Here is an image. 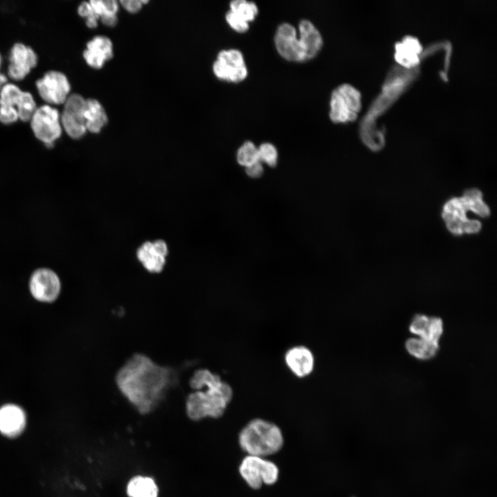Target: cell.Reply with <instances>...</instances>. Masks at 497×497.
<instances>
[{
	"instance_id": "1",
	"label": "cell",
	"mask_w": 497,
	"mask_h": 497,
	"mask_svg": "<svg viewBox=\"0 0 497 497\" xmlns=\"http://www.w3.org/2000/svg\"><path fill=\"white\" fill-rule=\"evenodd\" d=\"M170 373L148 357L136 354L119 369L116 382L123 395L142 414L157 405L169 382Z\"/></svg>"
},
{
	"instance_id": "2",
	"label": "cell",
	"mask_w": 497,
	"mask_h": 497,
	"mask_svg": "<svg viewBox=\"0 0 497 497\" xmlns=\"http://www.w3.org/2000/svg\"><path fill=\"white\" fill-rule=\"evenodd\" d=\"M189 384L195 390L186 401V412L192 420L220 418L233 399L232 387L210 370L195 371Z\"/></svg>"
},
{
	"instance_id": "3",
	"label": "cell",
	"mask_w": 497,
	"mask_h": 497,
	"mask_svg": "<svg viewBox=\"0 0 497 497\" xmlns=\"http://www.w3.org/2000/svg\"><path fill=\"white\" fill-rule=\"evenodd\" d=\"M418 72V68L407 69L396 67L389 72L382 95L375 101L360 126L361 139L371 150H380L384 145L383 132L378 128L374 122L376 117L381 114L400 95Z\"/></svg>"
},
{
	"instance_id": "4",
	"label": "cell",
	"mask_w": 497,
	"mask_h": 497,
	"mask_svg": "<svg viewBox=\"0 0 497 497\" xmlns=\"http://www.w3.org/2000/svg\"><path fill=\"white\" fill-rule=\"evenodd\" d=\"M300 37L294 26L282 23L277 28L274 41L280 55L289 61H304L315 57L322 46V37L311 21L299 23Z\"/></svg>"
},
{
	"instance_id": "5",
	"label": "cell",
	"mask_w": 497,
	"mask_h": 497,
	"mask_svg": "<svg viewBox=\"0 0 497 497\" xmlns=\"http://www.w3.org/2000/svg\"><path fill=\"white\" fill-rule=\"evenodd\" d=\"M238 442L247 455L265 458L281 450L284 437L276 424L258 418L250 420L241 429Z\"/></svg>"
},
{
	"instance_id": "6",
	"label": "cell",
	"mask_w": 497,
	"mask_h": 497,
	"mask_svg": "<svg viewBox=\"0 0 497 497\" xmlns=\"http://www.w3.org/2000/svg\"><path fill=\"white\" fill-rule=\"evenodd\" d=\"M410 331L419 338H410L405 342L408 353L419 360L433 358L439 349V340L443 331L442 320L439 317L417 314L409 326Z\"/></svg>"
},
{
	"instance_id": "7",
	"label": "cell",
	"mask_w": 497,
	"mask_h": 497,
	"mask_svg": "<svg viewBox=\"0 0 497 497\" xmlns=\"http://www.w3.org/2000/svg\"><path fill=\"white\" fill-rule=\"evenodd\" d=\"M29 123L34 136L48 148L54 146L64 133L60 111L50 105L38 106Z\"/></svg>"
},
{
	"instance_id": "8",
	"label": "cell",
	"mask_w": 497,
	"mask_h": 497,
	"mask_svg": "<svg viewBox=\"0 0 497 497\" xmlns=\"http://www.w3.org/2000/svg\"><path fill=\"white\" fill-rule=\"evenodd\" d=\"M467 211H471V207L463 196L451 198L444 204L442 217L447 228L453 235L475 234L481 230V222L469 219Z\"/></svg>"
},
{
	"instance_id": "9",
	"label": "cell",
	"mask_w": 497,
	"mask_h": 497,
	"mask_svg": "<svg viewBox=\"0 0 497 497\" xmlns=\"http://www.w3.org/2000/svg\"><path fill=\"white\" fill-rule=\"evenodd\" d=\"M239 473L248 486L259 489L262 485H274L279 477V469L265 458L246 455L239 466Z\"/></svg>"
},
{
	"instance_id": "10",
	"label": "cell",
	"mask_w": 497,
	"mask_h": 497,
	"mask_svg": "<svg viewBox=\"0 0 497 497\" xmlns=\"http://www.w3.org/2000/svg\"><path fill=\"white\" fill-rule=\"evenodd\" d=\"M330 108L329 117L333 122L354 121L361 108L360 92L349 84H341L331 93Z\"/></svg>"
},
{
	"instance_id": "11",
	"label": "cell",
	"mask_w": 497,
	"mask_h": 497,
	"mask_svg": "<svg viewBox=\"0 0 497 497\" xmlns=\"http://www.w3.org/2000/svg\"><path fill=\"white\" fill-rule=\"evenodd\" d=\"M35 88L45 104L52 106L63 105L71 94L70 82L65 73L50 70L35 81Z\"/></svg>"
},
{
	"instance_id": "12",
	"label": "cell",
	"mask_w": 497,
	"mask_h": 497,
	"mask_svg": "<svg viewBox=\"0 0 497 497\" xmlns=\"http://www.w3.org/2000/svg\"><path fill=\"white\" fill-rule=\"evenodd\" d=\"M86 99L78 93L68 96L60 111V119L63 131L72 139H79L87 133L84 111Z\"/></svg>"
},
{
	"instance_id": "13",
	"label": "cell",
	"mask_w": 497,
	"mask_h": 497,
	"mask_svg": "<svg viewBox=\"0 0 497 497\" xmlns=\"http://www.w3.org/2000/svg\"><path fill=\"white\" fill-rule=\"evenodd\" d=\"M29 290L32 296L41 302L55 301L61 290V283L57 273L47 267L35 269L31 274Z\"/></svg>"
},
{
	"instance_id": "14",
	"label": "cell",
	"mask_w": 497,
	"mask_h": 497,
	"mask_svg": "<svg viewBox=\"0 0 497 497\" xmlns=\"http://www.w3.org/2000/svg\"><path fill=\"white\" fill-rule=\"evenodd\" d=\"M38 62V55L31 46L17 42L9 52L7 76L14 81H22L37 67Z\"/></svg>"
},
{
	"instance_id": "15",
	"label": "cell",
	"mask_w": 497,
	"mask_h": 497,
	"mask_svg": "<svg viewBox=\"0 0 497 497\" xmlns=\"http://www.w3.org/2000/svg\"><path fill=\"white\" fill-rule=\"evenodd\" d=\"M215 76L232 82H239L247 75L248 70L244 56L237 49L221 50L213 65Z\"/></svg>"
},
{
	"instance_id": "16",
	"label": "cell",
	"mask_w": 497,
	"mask_h": 497,
	"mask_svg": "<svg viewBox=\"0 0 497 497\" xmlns=\"http://www.w3.org/2000/svg\"><path fill=\"white\" fill-rule=\"evenodd\" d=\"M168 254V244L160 239L143 242L136 252L139 262L152 273H160L164 269Z\"/></svg>"
},
{
	"instance_id": "17",
	"label": "cell",
	"mask_w": 497,
	"mask_h": 497,
	"mask_svg": "<svg viewBox=\"0 0 497 497\" xmlns=\"http://www.w3.org/2000/svg\"><path fill=\"white\" fill-rule=\"evenodd\" d=\"M284 360L289 370L299 378L309 376L314 370L315 356L304 345L290 347L284 353Z\"/></svg>"
},
{
	"instance_id": "18",
	"label": "cell",
	"mask_w": 497,
	"mask_h": 497,
	"mask_svg": "<svg viewBox=\"0 0 497 497\" xmlns=\"http://www.w3.org/2000/svg\"><path fill=\"white\" fill-rule=\"evenodd\" d=\"M113 56L111 40L103 35H97L89 40L83 52V58L87 65L94 69H99L105 62Z\"/></svg>"
},
{
	"instance_id": "19",
	"label": "cell",
	"mask_w": 497,
	"mask_h": 497,
	"mask_svg": "<svg viewBox=\"0 0 497 497\" xmlns=\"http://www.w3.org/2000/svg\"><path fill=\"white\" fill-rule=\"evenodd\" d=\"M26 416L23 409L14 404L0 408V431L8 437L19 436L24 429Z\"/></svg>"
},
{
	"instance_id": "20",
	"label": "cell",
	"mask_w": 497,
	"mask_h": 497,
	"mask_svg": "<svg viewBox=\"0 0 497 497\" xmlns=\"http://www.w3.org/2000/svg\"><path fill=\"white\" fill-rule=\"evenodd\" d=\"M395 50V59L400 66L407 69L418 66L422 47L417 38L406 36L396 43Z\"/></svg>"
},
{
	"instance_id": "21",
	"label": "cell",
	"mask_w": 497,
	"mask_h": 497,
	"mask_svg": "<svg viewBox=\"0 0 497 497\" xmlns=\"http://www.w3.org/2000/svg\"><path fill=\"white\" fill-rule=\"evenodd\" d=\"M87 132L99 133L108 122V117L101 103L93 98L86 99L84 111Z\"/></svg>"
},
{
	"instance_id": "22",
	"label": "cell",
	"mask_w": 497,
	"mask_h": 497,
	"mask_svg": "<svg viewBox=\"0 0 497 497\" xmlns=\"http://www.w3.org/2000/svg\"><path fill=\"white\" fill-rule=\"evenodd\" d=\"M128 497H158L159 487L149 476L137 475L131 478L126 485Z\"/></svg>"
},
{
	"instance_id": "23",
	"label": "cell",
	"mask_w": 497,
	"mask_h": 497,
	"mask_svg": "<svg viewBox=\"0 0 497 497\" xmlns=\"http://www.w3.org/2000/svg\"><path fill=\"white\" fill-rule=\"evenodd\" d=\"M37 107L32 94L29 91L23 90L16 106L19 120L23 122H29Z\"/></svg>"
},
{
	"instance_id": "24",
	"label": "cell",
	"mask_w": 497,
	"mask_h": 497,
	"mask_svg": "<svg viewBox=\"0 0 497 497\" xmlns=\"http://www.w3.org/2000/svg\"><path fill=\"white\" fill-rule=\"evenodd\" d=\"M237 161L245 168L260 162L257 147L252 142H245L237 150Z\"/></svg>"
},
{
	"instance_id": "25",
	"label": "cell",
	"mask_w": 497,
	"mask_h": 497,
	"mask_svg": "<svg viewBox=\"0 0 497 497\" xmlns=\"http://www.w3.org/2000/svg\"><path fill=\"white\" fill-rule=\"evenodd\" d=\"M230 10L236 12L248 22L252 21L258 12L255 3L246 0H233L230 3Z\"/></svg>"
},
{
	"instance_id": "26",
	"label": "cell",
	"mask_w": 497,
	"mask_h": 497,
	"mask_svg": "<svg viewBox=\"0 0 497 497\" xmlns=\"http://www.w3.org/2000/svg\"><path fill=\"white\" fill-rule=\"evenodd\" d=\"M23 90L16 84L8 82L0 89V104L16 108Z\"/></svg>"
},
{
	"instance_id": "27",
	"label": "cell",
	"mask_w": 497,
	"mask_h": 497,
	"mask_svg": "<svg viewBox=\"0 0 497 497\" xmlns=\"http://www.w3.org/2000/svg\"><path fill=\"white\" fill-rule=\"evenodd\" d=\"M258 156L260 162L268 166H274L277 161V151L274 145L271 143H263L258 148Z\"/></svg>"
},
{
	"instance_id": "28",
	"label": "cell",
	"mask_w": 497,
	"mask_h": 497,
	"mask_svg": "<svg viewBox=\"0 0 497 497\" xmlns=\"http://www.w3.org/2000/svg\"><path fill=\"white\" fill-rule=\"evenodd\" d=\"M78 14L85 19L86 25L89 28H95L97 26L99 17L94 12L89 1L81 2L77 8Z\"/></svg>"
},
{
	"instance_id": "29",
	"label": "cell",
	"mask_w": 497,
	"mask_h": 497,
	"mask_svg": "<svg viewBox=\"0 0 497 497\" xmlns=\"http://www.w3.org/2000/svg\"><path fill=\"white\" fill-rule=\"evenodd\" d=\"M19 120V115L14 106L0 104V122L1 124L11 125Z\"/></svg>"
},
{
	"instance_id": "30",
	"label": "cell",
	"mask_w": 497,
	"mask_h": 497,
	"mask_svg": "<svg viewBox=\"0 0 497 497\" xmlns=\"http://www.w3.org/2000/svg\"><path fill=\"white\" fill-rule=\"evenodd\" d=\"M226 19L231 27L236 31L242 32L248 28V22L231 10L226 12Z\"/></svg>"
},
{
	"instance_id": "31",
	"label": "cell",
	"mask_w": 497,
	"mask_h": 497,
	"mask_svg": "<svg viewBox=\"0 0 497 497\" xmlns=\"http://www.w3.org/2000/svg\"><path fill=\"white\" fill-rule=\"evenodd\" d=\"M119 10L118 2L115 0H100V16L117 15Z\"/></svg>"
},
{
	"instance_id": "32",
	"label": "cell",
	"mask_w": 497,
	"mask_h": 497,
	"mask_svg": "<svg viewBox=\"0 0 497 497\" xmlns=\"http://www.w3.org/2000/svg\"><path fill=\"white\" fill-rule=\"evenodd\" d=\"M120 3L126 11L130 13L139 12L144 5L142 0H121Z\"/></svg>"
},
{
	"instance_id": "33",
	"label": "cell",
	"mask_w": 497,
	"mask_h": 497,
	"mask_svg": "<svg viewBox=\"0 0 497 497\" xmlns=\"http://www.w3.org/2000/svg\"><path fill=\"white\" fill-rule=\"evenodd\" d=\"M264 171L262 164L260 162H257L246 168V174L253 178L260 177Z\"/></svg>"
},
{
	"instance_id": "34",
	"label": "cell",
	"mask_w": 497,
	"mask_h": 497,
	"mask_svg": "<svg viewBox=\"0 0 497 497\" xmlns=\"http://www.w3.org/2000/svg\"><path fill=\"white\" fill-rule=\"evenodd\" d=\"M101 23L108 27H114L117 22V15H105L99 18Z\"/></svg>"
},
{
	"instance_id": "35",
	"label": "cell",
	"mask_w": 497,
	"mask_h": 497,
	"mask_svg": "<svg viewBox=\"0 0 497 497\" xmlns=\"http://www.w3.org/2000/svg\"><path fill=\"white\" fill-rule=\"evenodd\" d=\"M8 82L9 81L7 75H5L0 72V89Z\"/></svg>"
},
{
	"instance_id": "36",
	"label": "cell",
	"mask_w": 497,
	"mask_h": 497,
	"mask_svg": "<svg viewBox=\"0 0 497 497\" xmlns=\"http://www.w3.org/2000/svg\"><path fill=\"white\" fill-rule=\"evenodd\" d=\"M2 64H3V58H2V55H1V53H0V70H1V66H2Z\"/></svg>"
}]
</instances>
